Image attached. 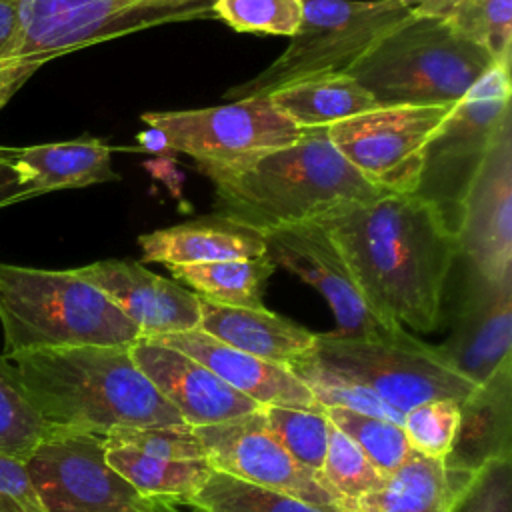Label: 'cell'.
<instances>
[{
	"label": "cell",
	"instance_id": "cell-1",
	"mask_svg": "<svg viewBox=\"0 0 512 512\" xmlns=\"http://www.w3.org/2000/svg\"><path fill=\"white\" fill-rule=\"evenodd\" d=\"M318 224L382 320L414 332L438 328L458 248L454 226L436 202L390 192L338 208Z\"/></svg>",
	"mask_w": 512,
	"mask_h": 512
},
{
	"label": "cell",
	"instance_id": "cell-2",
	"mask_svg": "<svg viewBox=\"0 0 512 512\" xmlns=\"http://www.w3.org/2000/svg\"><path fill=\"white\" fill-rule=\"evenodd\" d=\"M0 374L50 428L108 434L118 428L186 426L136 366L130 346L0 354Z\"/></svg>",
	"mask_w": 512,
	"mask_h": 512
},
{
	"label": "cell",
	"instance_id": "cell-3",
	"mask_svg": "<svg viewBox=\"0 0 512 512\" xmlns=\"http://www.w3.org/2000/svg\"><path fill=\"white\" fill-rule=\"evenodd\" d=\"M196 168L214 186V214L260 234L318 222L348 204L390 194L332 146L326 128H308L282 148L228 162H196Z\"/></svg>",
	"mask_w": 512,
	"mask_h": 512
},
{
	"label": "cell",
	"instance_id": "cell-4",
	"mask_svg": "<svg viewBox=\"0 0 512 512\" xmlns=\"http://www.w3.org/2000/svg\"><path fill=\"white\" fill-rule=\"evenodd\" d=\"M2 354L130 346L140 330L74 270L0 264Z\"/></svg>",
	"mask_w": 512,
	"mask_h": 512
},
{
	"label": "cell",
	"instance_id": "cell-5",
	"mask_svg": "<svg viewBox=\"0 0 512 512\" xmlns=\"http://www.w3.org/2000/svg\"><path fill=\"white\" fill-rule=\"evenodd\" d=\"M496 64L446 18L410 16L384 34L348 74L378 106L458 102Z\"/></svg>",
	"mask_w": 512,
	"mask_h": 512
},
{
	"label": "cell",
	"instance_id": "cell-6",
	"mask_svg": "<svg viewBox=\"0 0 512 512\" xmlns=\"http://www.w3.org/2000/svg\"><path fill=\"white\" fill-rule=\"evenodd\" d=\"M410 16L398 0H302V20L288 48L224 98H266L294 82L348 74L384 34Z\"/></svg>",
	"mask_w": 512,
	"mask_h": 512
},
{
	"label": "cell",
	"instance_id": "cell-7",
	"mask_svg": "<svg viewBox=\"0 0 512 512\" xmlns=\"http://www.w3.org/2000/svg\"><path fill=\"white\" fill-rule=\"evenodd\" d=\"M306 354L372 390L400 414L430 400L462 402L476 388L444 362L436 346L418 340L404 328L374 338L316 334L314 346Z\"/></svg>",
	"mask_w": 512,
	"mask_h": 512
},
{
	"label": "cell",
	"instance_id": "cell-8",
	"mask_svg": "<svg viewBox=\"0 0 512 512\" xmlns=\"http://www.w3.org/2000/svg\"><path fill=\"white\" fill-rule=\"evenodd\" d=\"M24 468L46 512H154L108 464L104 434L50 428Z\"/></svg>",
	"mask_w": 512,
	"mask_h": 512
},
{
	"label": "cell",
	"instance_id": "cell-9",
	"mask_svg": "<svg viewBox=\"0 0 512 512\" xmlns=\"http://www.w3.org/2000/svg\"><path fill=\"white\" fill-rule=\"evenodd\" d=\"M510 66L492 64L468 92L452 104L424 150L420 196L444 204L458 198L478 160L510 120Z\"/></svg>",
	"mask_w": 512,
	"mask_h": 512
},
{
	"label": "cell",
	"instance_id": "cell-10",
	"mask_svg": "<svg viewBox=\"0 0 512 512\" xmlns=\"http://www.w3.org/2000/svg\"><path fill=\"white\" fill-rule=\"evenodd\" d=\"M452 104L378 106L330 124L332 146L376 188L394 194L418 192L424 150Z\"/></svg>",
	"mask_w": 512,
	"mask_h": 512
},
{
	"label": "cell",
	"instance_id": "cell-11",
	"mask_svg": "<svg viewBox=\"0 0 512 512\" xmlns=\"http://www.w3.org/2000/svg\"><path fill=\"white\" fill-rule=\"evenodd\" d=\"M140 120L156 128L170 152L194 162H228L296 142L304 130L266 98L232 100L200 110L146 112Z\"/></svg>",
	"mask_w": 512,
	"mask_h": 512
},
{
	"label": "cell",
	"instance_id": "cell-12",
	"mask_svg": "<svg viewBox=\"0 0 512 512\" xmlns=\"http://www.w3.org/2000/svg\"><path fill=\"white\" fill-rule=\"evenodd\" d=\"M456 208V248L468 270L512 282V118L478 160Z\"/></svg>",
	"mask_w": 512,
	"mask_h": 512
},
{
	"label": "cell",
	"instance_id": "cell-13",
	"mask_svg": "<svg viewBox=\"0 0 512 512\" xmlns=\"http://www.w3.org/2000/svg\"><path fill=\"white\" fill-rule=\"evenodd\" d=\"M266 256L314 286L336 318V336L374 338L402 326L382 320L364 300L338 246L318 222L296 224L262 234Z\"/></svg>",
	"mask_w": 512,
	"mask_h": 512
},
{
	"label": "cell",
	"instance_id": "cell-14",
	"mask_svg": "<svg viewBox=\"0 0 512 512\" xmlns=\"http://www.w3.org/2000/svg\"><path fill=\"white\" fill-rule=\"evenodd\" d=\"M192 430L214 470L314 506L332 508L334 498L324 490L318 474L306 470L288 454L270 430L262 408Z\"/></svg>",
	"mask_w": 512,
	"mask_h": 512
},
{
	"label": "cell",
	"instance_id": "cell-15",
	"mask_svg": "<svg viewBox=\"0 0 512 512\" xmlns=\"http://www.w3.org/2000/svg\"><path fill=\"white\" fill-rule=\"evenodd\" d=\"M436 352L476 386L512 356V282H490L468 270L448 338Z\"/></svg>",
	"mask_w": 512,
	"mask_h": 512
},
{
	"label": "cell",
	"instance_id": "cell-16",
	"mask_svg": "<svg viewBox=\"0 0 512 512\" xmlns=\"http://www.w3.org/2000/svg\"><path fill=\"white\" fill-rule=\"evenodd\" d=\"M74 272L96 286L140 330L142 338L178 334L200 324L198 296L136 260H98Z\"/></svg>",
	"mask_w": 512,
	"mask_h": 512
},
{
	"label": "cell",
	"instance_id": "cell-17",
	"mask_svg": "<svg viewBox=\"0 0 512 512\" xmlns=\"http://www.w3.org/2000/svg\"><path fill=\"white\" fill-rule=\"evenodd\" d=\"M130 356L190 428L226 422L262 408L198 360L156 340L138 338L130 344Z\"/></svg>",
	"mask_w": 512,
	"mask_h": 512
},
{
	"label": "cell",
	"instance_id": "cell-18",
	"mask_svg": "<svg viewBox=\"0 0 512 512\" xmlns=\"http://www.w3.org/2000/svg\"><path fill=\"white\" fill-rule=\"evenodd\" d=\"M512 460V356L460 402L454 444L442 460L450 488L490 462Z\"/></svg>",
	"mask_w": 512,
	"mask_h": 512
},
{
	"label": "cell",
	"instance_id": "cell-19",
	"mask_svg": "<svg viewBox=\"0 0 512 512\" xmlns=\"http://www.w3.org/2000/svg\"><path fill=\"white\" fill-rule=\"evenodd\" d=\"M150 340L188 354L212 370L230 388L258 402L260 406H288L306 410L322 408L316 404L302 380L286 364L262 360L236 350L202 332L200 328Z\"/></svg>",
	"mask_w": 512,
	"mask_h": 512
},
{
	"label": "cell",
	"instance_id": "cell-20",
	"mask_svg": "<svg viewBox=\"0 0 512 512\" xmlns=\"http://www.w3.org/2000/svg\"><path fill=\"white\" fill-rule=\"evenodd\" d=\"M110 156L112 148L98 138L10 148V172L18 196L30 198L52 190L118 180Z\"/></svg>",
	"mask_w": 512,
	"mask_h": 512
},
{
	"label": "cell",
	"instance_id": "cell-21",
	"mask_svg": "<svg viewBox=\"0 0 512 512\" xmlns=\"http://www.w3.org/2000/svg\"><path fill=\"white\" fill-rule=\"evenodd\" d=\"M144 262L204 264L266 254L264 236L252 228L210 214L138 236Z\"/></svg>",
	"mask_w": 512,
	"mask_h": 512
},
{
	"label": "cell",
	"instance_id": "cell-22",
	"mask_svg": "<svg viewBox=\"0 0 512 512\" xmlns=\"http://www.w3.org/2000/svg\"><path fill=\"white\" fill-rule=\"evenodd\" d=\"M198 300V328L216 340L256 358L288 364L314 346V332L266 310L264 306L242 308L216 304L204 298Z\"/></svg>",
	"mask_w": 512,
	"mask_h": 512
},
{
	"label": "cell",
	"instance_id": "cell-23",
	"mask_svg": "<svg viewBox=\"0 0 512 512\" xmlns=\"http://www.w3.org/2000/svg\"><path fill=\"white\" fill-rule=\"evenodd\" d=\"M452 488L442 460L410 452L382 488L358 498L336 500V512H448Z\"/></svg>",
	"mask_w": 512,
	"mask_h": 512
},
{
	"label": "cell",
	"instance_id": "cell-24",
	"mask_svg": "<svg viewBox=\"0 0 512 512\" xmlns=\"http://www.w3.org/2000/svg\"><path fill=\"white\" fill-rule=\"evenodd\" d=\"M268 100L302 130L328 128L378 108L374 98L350 74L294 82L268 94Z\"/></svg>",
	"mask_w": 512,
	"mask_h": 512
},
{
	"label": "cell",
	"instance_id": "cell-25",
	"mask_svg": "<svg viewBox=\"0 0 512 512\" xmlns=\"http://www.w3.org/2000/svg\"><path fill=\"white\" fill-rule=\"evenodd\" d=\"M166 268L174 280L192 288L198 298L224 306L262 308V296L276 264L262 254L204 264H172Z\"/></svg>",
	"mask_w": 512,
	"mask_h": 512
},
{
	"label": "cell",
	"instance_id": "cell-26",
	"mask_svg": "<svg viewBox=\"0 0 512 512\" xmlns=\"http://www.w3.org/2000/svg\"><path fill=\"white\" fill-rule=\"evenodd\" d=\"M106 460L142 496L166 502H188L214 470L206 458L164 460L110 444Z\"/></svg>",
	"mask_w": 512,
	"mask_h": 512
},
{
	"label": "cell",
	"instance_id": "cell-27",
	"mask_svg": "<svg viewBox=\"0 0 512 512\" xmlns=\"http://www.w3.org/2000/svg\"><path fill=\"white\" fill-rule=\"evenodd\" d=\"M180 504L200 512H336L334 508L314 506L218 470H212L200 490L188 502Z\"/></svg>",
	"mask_w": 512,
	"mask_h": 512
},
{
	"label": "cell",
	"instance_id": "cell-28",
	"mask_svg": "<svg viewBox=\"0 0 512 512\" xmlns=\"http://www.w3.org/2000/svg\"><path fill=\"white\" fill-rule=\"evenodd\" d=\"M310 390L312 398L322 408H346L352 412H360L366 416H376L394 424H404V414L390 408L384 400H380L372 390L364 388L356 380L334 372L308 354H302L286 364Z\"/></svg>",
	"mask_w": 512,
	"mask_h": 512
},
{
	"label": "cell",
	"instance_id": "cell-29",
	"mask_svg": "<svg viewBox=\"0 0 512 512\" xmlns=\"http://www.w3.org/2000/svg\"><path fill=\"white\" fill-rule=\"evenodd\" d=\"M318 478L334 502L364 496L382 488L386 482V476L378 472L368 456L332 422L328 428V446Z\"/></svg>",
	"mask_w": 512,
	"mask_h": 512
},
{
	"label": "cell",
	"instance_id": "cell-30",
	"mask_svg": "<svg viewBox=\"0 0 512 512\" xmlns=\"http://www.w3.org/2000/svg\"><path fill=\"white\" fill-rule=\"evenodd\" d=\"M442 18L482 46L496 64L510 66L512 0H454Z\"/></svg>",
	"mask_w": 512,
	"mask_h": 512
},
{
	"label": "cell",
	"instance_id": "cell-31",
	"mask_svg": "<svg viewBox=\"0 0 512 512\" xmlns=\"http://www.w3.org/2000/svg\"><path fill=\"white\" fill-rule=\"evenodd\" d=\"M324 414L368 456V460L384 476H390L394 470H398L412 452L400 424L346 408H324Z\"/></svg>",
	"mask_w": 512,
	"mask_h": 512
},
{
	"label": "cell",
	"instance_id": "cell-32",
	"mask_svg": "<svg viewBox=\"0 0 512 512\" xmlns=\"http://www.w3.org/2000/svg\"><path fill=\"white\" fill-rule=\"evenodd\" d=\"M262 414L288 454L306 470L320 474L330 428L324 408L306 410L288 406H262Z\"/></svg>",
	"mask_w": 512,
	"mask_h": 512
},
{
	"label": "cell",
	"instance_id": "cell-33",
	"mask_svg": "<svg viewBox=\"0 0 512 512\" xmlns=\"http://www.w3.org/2000/svg\"><path fill=\"white\" fill-rule=\"evenodd\" d=\"M214 14L238 32L294 36L302 0H214Z\"/></svg>",
	"mask_w": 512,
	"mask_h": 512
},
{
	"label": "cell",
	"instance_id": "cell-34",
	"mask_svg": "<svg viewBox=\"0 0 512 512\" xmlns=\"http://www.w3.org/2000/svg\"><path fill=\"white\" fill-rule=\"evenodd\" d=\"M458 420V400H430L406 412L402 428L414 452L444 460L454 444Z\"/></svg>",
	"mask_w": 512,
	"mask_h": 512
},
{
	"label": "cell",
	"instance_id": "cell-35",
	"mask_svg": "<svg viewBox=\"0 0 512 512\" xmlns=\"http://www.w3.org/2000/svg\"><path fill=\"white\" fill-rule=\"evenodd\" d=\"M50 426L0 374V456L26 460Z\"/></svg>",
	"mask_w": 512,
	"mask_h": 512
},
{
	"label": "cell",
	"instance_id": "cell-36",
	"mask_svg": "<svg viewBox=\"0 0 512 512\" xmlns=\"http://www.w3.org/2000/svg\"><path fill=\"white\" fill-rule=\"evenodd\" d=\"M110 446H128L142 454L164 460H196L206 458V452L192 428L148 426V428H118L104 434Z\"/></svg>",
	"mask_w": 512,
	"mask_h": 512
},
{
	"label": "cell",
	"instance_id": "cell-37",
	"mask_svg": "<svg viewBox=\"0 0 512 512\" xmlns=\"http://www.w3.org/2000/svg\"><path fill=\"white\" fill-rule=\"evenodd\" d=\"M448 512H512V460L490 462L454 492Z\"/></svg>",
	"mask_w": 512,
	"mask_h": 512
},
{
	"label": "cell",
	"instance_id": "cell-38",
	"mask_svg": "<svg viewBox=\"0 0 512 512\" xmlns=\"http://www.w3.org/2000/svg\"><path fill=\"white\" fill-rule=\"evenodd\" d=\"M0 512H46L22 460L0 456Z\"/></svg>",
	"mask_w": 512,
	"mask_h": 512
},
{
	"label": "cell",
	"instance_id": "cell-39",
	"mask_svg": "<svg viewBox=\"0 0 512 512\" xmlns=\"http://www.w3.org/2000/svg\"><path fill=\"white\" fill-rule=\"evenodd\" d=\"M414 16H444L454 0H398Z\"/></svg>",
	"mask_w": 512,
	"mask_h": 512
},
{
	"label": "cell",
	"instance_id": "cell-40",
	"mask_svg": "<svg viewBox=\"0 0 512 512\" xmlns=\"http://www.w3.org/2000/svg\"><path fill=\"white\" fill-rule=\"evenodd\" d=\"M138 144L144 152H170L164 136L156 128H148L146 132L138 134Z\"/></svg>",
	"mask_w": 512,
	"mask_h": 512
},
{
	"label": "cell",
	"instance_id": "cell-41",
	"mask_svg": "<svg viewBox=\"0 0 512 512\" xmlns=\"http://www.w3.org/2000/svg\"><path fill=\"white\" fill-rule=\"evenodd\" d=\"M154 510H156V512H200V510L190 508V506H186V504H180V502H166V500H156Z\"/></svg>",
	"mask_w": 512,
	"mask_h": 512
},
{
	"label": "cell",
	"instance_id": "cell-42",
	"mask_svg": "<svg viewBox=\"0 0 512 512\" xmlns=\"http://www.w3.org/2000/svg\"><path fill=\"white\" fill-rule=\"evenodd\" d=\"M154 512H156V510H154Z\"/></svg>",
	"mask_w": 512,
	"mask_h": 512
}]
</instances>
